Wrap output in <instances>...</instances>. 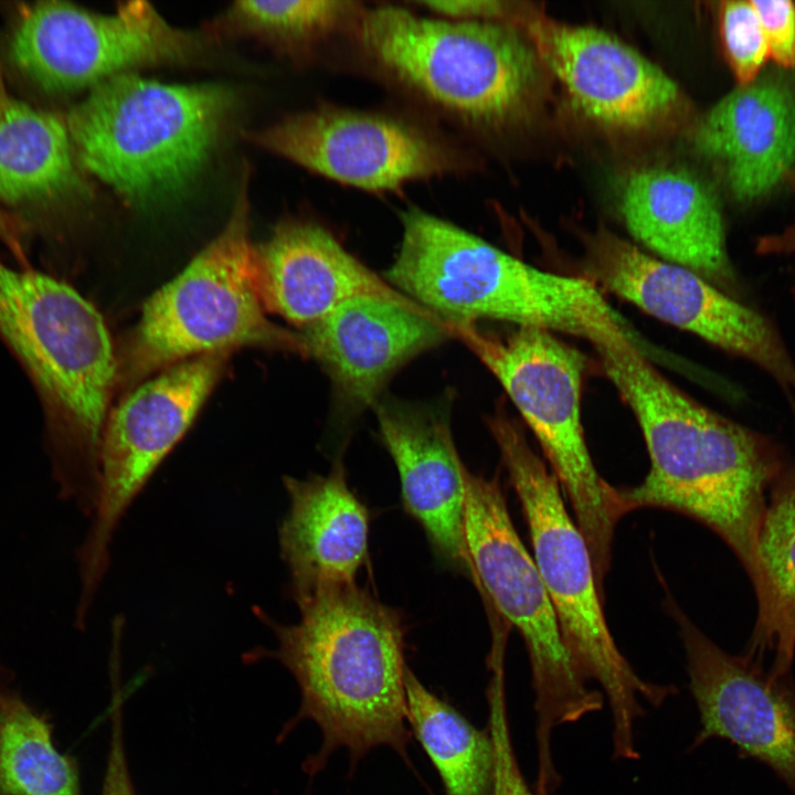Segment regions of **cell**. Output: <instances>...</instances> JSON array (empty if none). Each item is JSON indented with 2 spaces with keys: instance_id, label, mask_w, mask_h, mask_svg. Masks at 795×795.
Here are the masks:
<instances>
[{
  "instance_id": "obj_1",
  "label": "cell",
  "mask_w": 795,
  "mask_h": 795,
  "mask_svg": "<svg viewBox=\"0 0 795 795\" xmlns=\"http://www.w3.org/2000/svg\"><path fill=\"white\" fill-rule=\"evenodd\" d=\"M592 344L633 411L650 458L643 483L619 489L626 513L661 508L703 523L753 580L766 494L787 466L776 445L681 392L656 370L635 337L616 333Z\"/></svg>"
},
{
  "instance_id": "obj_2",
  "label": "cell",
  "mask_w": 795,
  "mask_h": 795,
  "mask_svg": "<svg viewBox=\"0 0 795 795\" xmlns=\"http://www.w3.org/2000/svg\"><path fill=\"white\" fill-rule=\"evenodd\" d=\"M296 603L298 622L265 619L277 639V648L266 655L288 669L300 691L298 712L280 739L303 720L318 725L321 746L303 766L309 775L322 770L340 748L349 751L351 768L382 745L410 764L400 612L356 582L321 589Z\"/></svg>"
},
{
  "instance_id": "obj_3",
  "label": "cell",
  "mask_w": 795,
  "mask_h": 795,
  "mask_svg": "<svg viewBox=\"0 0 795 795\" xmlns=\"http://www.w3.org/2000/svg\"><path fill=\"white\" fill-rule=\"evenodd\" d=\"M0 337L42 399L60 495L91 516L99 496L102 437L117 380L103 317L68 284L0 259Z\"/></svg>"
},
{
  "instance_id": "obj_4",
  "label": "cell",
  "mask_w": 795,
  "mask_h": 795,
  "mask_svg": "<svg viewBox=\"0 0 795 795\" xmlns=\"http://www.w3.org/2000/svg\"><path fill=\"white\" fill-rule=\"evenodd\" d=\"M401 223V245L386 279L445 321L502 320L591 343L630 332L589 278L537 268L417 208L404 211Z\"/></svg>"
},
{
  "instance_id": "obj_5",
  "label": "cell",
  "mask_w": 795,
  "mask_h": 795,
  "mask_svg": "<svg viewBox=\"0 0 795 795\" xmlns=\"http://www.w3.org/2000/svg\"><path fill=\"white\" fill-rule=\"evenodd\" d=\"M234 104V93L220 84H167L128 73L89 89L66 125L81 165L144 208L194 181Z\"/></svg>"
},
{
  "instance_id": "obj_6",
  "label": "cell",
  "mask_w": 795,
  "mask_h": 795,
  "mask_svg": "<svg viewBox=\"0 0 795 795\" xmlns=\"http://www.w3.org/2000/svg\"><path fill=\"white\" fill-rule=\"evenodd\" d=\"M487 426L520 500L533 560L563 642L583 678L597 681L607 697L615 756L635 760V724L644 714L640 700L660 706L676 688L640 679L616 647L585 538L568 512L558 479L532 449L521 425L499 409L487 418Z\"/></svg>"
},
{
  "instance_id": "obj_7",
  "label": "cell",
  "mask_w": 795,
  "mask_h": 795,
  "mask_svg": "<svg viewBox=\"0 0 795 795\" xmlns=\"http://www.w3.org/2000/svg\"><path fill=\"white\" fill-rule=\"evenodd\" d=\"M362 50L390 80L466 127L520 120L539 85V55L513 24L431 19L407 9H363Z\"/></svg>"
},
{
  "instance_id": "obj_8",
  "label": "cell",
  "mask_w": 795,
  "mask_h": 795,
  "mask_svg": "<svg viewBox=\"0 0 795 795\" xmlns=\"http://www.w3.org/2000/svg\"><path fill=\"white\" fill-rule=\"evenodd\" d=\"M255 255L243 184L221 232L145 303L117 362L120 385L130 388L181 361L241 347L307 356L299 332L267 318Z\"/></svg>"
},
{
  "instance_id": "obj_9",
  "label": "cell",
  "mask_w": 795,
  "mask_h": 795,
  "mask_svg": "<svg viewBox=\"0 0 795 795\" xmlns=\"http://www.w3.org/2000/svg\"><path fill=\"white\" fill-rule=\"evenodd\" d=\"M494 374L531 428L568 497L603 587L615 527L626 513L619 489L596 470L581 420L585 358L554 332L530 326L509 335L485 332L473 322L446 321Z\"/></svg>"
},
{
  "instance_id": "obj_10",
  "label": "cell",
  "mask_w": 795,
  "mask_h": 795,
  "mask_svg": "<svg viewBox=\"0 0 795 795\" xmlns=\"http://www.w3.org/2000/svg\"><path fill=\"white\" fill-rule=\"evenodd\" d=\"M465 537L478 590L521 635L536 692L539 766L551 759L554 728L600 710L563 637L537 564L510 519L499 480L465 470Z\"/></svg>"
},
{
  "instance_id": "obj_11",
  "label": "cell",
  "mask_w": 795,
  "mask_h": 795,
  "mask_svg": "<svg viewBox=\"0 0 795 795\" xmlns=\"http://www.w3.org/2000/svg\"><path fill=\"white\" fill-rule=\"evenodd\" d=\"M227 357V352L200 356L162 370L130 392L107 417L100 445L98 501L77 552L78 618L89 616L121 519L190 427Z\"/></svg>"
},
{
  "instance_id": "obj_12",
  "label": "cell",
  "mask_w": 795,
  "mask_h": 795,
  "mask_svg": "<svg viewBox=\"0 0 795 795\" xmlns=\"http://www.w3.org/2000/svg\"><path fill=\"white\" fill-rule=\"evenodd\" d=\"M203 44L145 1L121 3L110 14L46 1L20 17L10 54L44 91L72 93L140 67L192 62L203 53Z\"/></svg>"
},
{
  "instance_id": "obj_13",
  "label": "cell",
  "mask_w": 795,
  "mask_h": 795,
  "mask_svg": "<svg viewBox=\"0 0 795 795\" xmlns=\"http://www.w3.org/2000/svg\"><path fill=\"white\" fill-rule=\"evenodd\" d=\"M591 280L648 315L754 362L795 391V362L776 328L696 272L651 256L610 232L586 245Z\"/></svg>"
},
{
  "instance_id": "obj_14",
  "label": "cell",
  "mask_w": 795,
  "mask_h": 795,
  "mask_svg": "<svg viewBox=\"0 0 795 795\" xmlns=\"http://www.w3.org/2000/svg\"><path fill=\"white\" fill-rule=\"evenodd\" d=\"M266 150L342 184L388 191L457 173L467 156L416 124L382 114L317 107L252 135Z\"/></svg>"
},
{
  "instance_id": "obj_15",
  "label": "cell",
  "mask_w": 795,
  "mask_h": 795,
  "mask_svg": "<svg viewBox=\"0 0 795 795\" xmlns=\"http://www.w3.org/2000/svg\"><path fill=\"white\" fill-rule=\"evenodd\" d=\"M668 605L680 628L700 713L695 745L725 739L771 767L795 794V686L789 675L765 671L748 654L722 650L674 602Z\"/></svg>"
},
{
  "instance_id": "obj_16",
  "label": "cell",
  "mask_w": 795,
  "mask_h": 795,
  "mask_svg": "<svg viewBox=\"0 0 795 795\" xmlns=\"http://www.w3.org/2000/svg\"><path fill=\"white\" fill-rule=\"evenodd\" d=\"M521 22L540 61L590 119L610 128L643 130L678 107L676 83L614 35L539 14L524 13Z\"/></svg>"
},
{
  "instance_id": "obj_17",
  "label": "cell",
  "mask_w": 795,
  "mask_h": 795,
  "mask_svg": "<svg viewBox=\"0 0 795 795\" xmlns=\"http://www.w3.org/2000/svg\"><path fill=\"white\" fill-rule=\"evenodd\" d=\"M299 333L353 407L377 403L398 369L451 336L445 320L415 301L374 296L349 299Z\"/></svg>"
},
{
  "instance_id": "obj_18",
  "label": "cell",
  "mask_w": 795,
  "mask_h": 795,
  "mask_svg": "<svg viewBox=\"0 0 795 795\" xmlns=\"http://www.w3.org/2000/svg\"><path fill=\"white\" fill-rule=\"evenodd\" d=\"M382 441L399 471L405 510L434 551L478 587L465 537V470L442 406L396 400L377 406Z\"/></svg>"
},
{
  "instance_id": "obj_19",
  "label": "cell",
  "mask_w": 795,
  "mask_h": 795,
  "mask_svg": "<svg viewBox=\"0 0 795 795\" xmlns=\"http://www.w3.org/2000/svg\"><path fill=\"white\" fill-rule=\"evenodd\" d=\"M693 142L736 201L767 195L795 166V81L770 73L738 85L700 119Z\"/></svg>"
},
{
  "instance_id": "obj_20",
  "label": "cell",
  "mask_w": 795,
  "mask_h": 795,
  "mask_svg": "<svg viewBox=\"0 0 795 795\" xmlns=\"http://www.w3.org/2000/svg\"><path fill=\"white\" fill-rule=\"evenodd\" d=\"M256 283L266 311L304 330L361 296L413 301L351 255L325 227L285 221L256 248Z\"/></svg>"
},
{
  "instance_id": "obj_21",
  "label": "cell",
  "mask_w": 795,
  "mask_h": 795,
  "mask_svg": "<svg viewBox=\"0 0 795 795\" xmlns=\"http://www.w3.org/2000/svg\"><path fill=\"white\" fill-rule=\"evenodd\" d=\"M619 208L629 233L661 259L734 289L720 205L703 180L679 168H643L627 178Z\"/></svg>"
},
{
  "instance_id": "obj_22",
  "label": "cell",
  "mask_w": 795,
  "mask_h": 795,
  "mask_svg": "<svg viewBox=\"0 0 795 795\" xmlns=\"http://www.w3.org/2000/svg\"><path fill=\"white\" fill-rule=\"evenodd\" d=\"M289 507L278 541L295 602L328 586L354 583L368 554L369 513L344 468L327 476L284 477Z\"/></svg>"
},
{
  "instance_id": "obj_23",
  "label": "cell",
  "mask_w": 795,
  "mask_h": 795,
  "mask_svg": "<svg viewBox=\"0 0 795 795\" xmlns=\"http://www.w3.org/2000/svg\"><path fill=\"white\" fill-rule=\"evenodd\" d=\"M757 621L748 655L775 651L771 671L786 676L795 654V467L770 489L756 538Z\"/></svg>"
},
{
  "instance_id": "obj_24",
  "label": "cell",
  "mask_w": 795,
  "mask_h": 795,
  "mask_svg": "<svg viewBox=\"0 0 795 795\" xmlns=\"http://www.w3.org/2000/svg\"><path fill=\"white\" fill-rule=\"evenodd\" d=\"M75 150L66 125L0 87V200L50 201L78 184Z\"/></svg>"
},
{
  "instance_id": "obj_25",
  "label": "cell",
  "mask_w": 795,
  "mask_h": 795,
  "mask_svg": "<svg viewBox=\"0 0 795 795\" xmlns=\"http://www.w3.org/2000/svg\"><path fill=\"white\" fill-rule=\"evenodd\" d=\"M407 723L437 770L446 795H491L494 745L406 668Z\"/></svg>"
},
{
  "instance_id": "obj_26",
  "label": "cell",
  "mask_w": 795,
  "mask_h": 795,
  "mask_svg": "<svg viewBox=\"0 0 795 795\" xmlns=\"http://www.w3.org/2000/svg\"><path fill=\"white\" fill-rule=\"evenodd\" d=\"M0 793L80 795L76 766L55 749L49 723L14 697L0 699Z\"/></svg>"
},
{
  "instance_id": "obj_27",
  "label": "cell",
  "mask_w": 795,
  "mask_h": 795,
  "mask_svg": "<svg viewBox=\"0 0 795 795\" xmlns=\"http://www.w3.org/2000/svg\"><path fill=\"white\" fill-rule=\"evenodd\" d=\"M362 11L360 3L352 1H236L216 28L292 49L354 25Z\"/></svg>"
},
{
  "instance_id": "obj_28",
  "label": "cell",
  "mask_w": 795,
  "mask_h": 795,
  "mask_svg": "<svg viewBox=\"0 0 795 795\" xmlns=\"http://www.w3.org/2000/svg\"><path fill=\"white\" fill-rule=\"evenodd\" d=\"M718 20L724 55L738 85L754 81L762 74L768 52L752 1L720 2Z\"/></svg>"
},
{
  "instance_id": "obj_29",
  "label": "cell",
  "mask_w": 795,
  "mask_h": 795,
  "mask_svg": "<svg viewBox=\"0 0 795 795\" xmlns=\"http://www.w3.org/2000/svg\"><path fill=\"white\" fill-rule=\"evenodd\" d=\"M489 733L494 745L491 795L533 794L519 770L509 734L504 674L494 672L487 689Z\"/></svg>"
},
{
  "instance_id": "obj_30",
  "label": "cell",
  "mask_w": 795,
  "mask_h": 795,
  "mask_svg": "<svg viewBox=\"0 0 795 795\" xmlns=\"http://www.w3.org/2000/svg\"><path fill=\"white\" fill-rule=\"evenodd\" d=\"M767 46L768 59L780 67L795 68V3L791 0H752Z\"/></svg>"
},
{
  "instance_id": "obj_31",
  "label": "cell",
  "mask_w": 795,
  "mask_h": 795,
  "mask_svg": "<svg viewBox=\"0 0 795 795\" xmlns=\"http://www.w3.org/2000/svg\"><path fill=\"white\" fill-rule=\"evenodd\" d=\"M417 4L454 21L520 22L523 13L512 3L498 0H438Z\"/></svg>"
},
{
  "instance_id": "obj_32",
  "label": "cell",
  "mask_w": 795,
  "mask_h": 795,
  "mask_svg": "<svg viewBox=\"0 0 795 795\" xmlns=\"http://www.w3.org/2000/svg\"><path fill=\"white\" fill-rule=\"evenodd\" d=\"M112 731L102 795H137L128 767L123 724V706L110 708Z\"/></svg>"
},
{
  "instance_id": "obj_33",
  "label": "cell",
  "mask_w": 795,
  "mask_h": 795,
  "mask_svg": "<svg viewBox=\"0 0 795 795\" xmlns=\"http://www.w3.org/2000/svg\"><path fill=\"white\" fill-rule=\"evenodd\" d=\"M755 248L761 255L795 254V222L778 233L761 236Z\"/></svg>"
},
{
  "instance_id": "obj_34",
  "label": "cell",
  "mask_w": 795,
  "mask_h": 795,
  "mask_svg": "<svg viewBox=\"0 0 795 795\" xmlns=\"http://www.w3.org/2000/svg\"><path fill=\"white\" fill-rule=\"evenodd\" d=\"M0 239L8 242L10 245L14 244V239L12 237L10 227L6 223V220L0 214Z\"/></svg>"
}]
</instances>
